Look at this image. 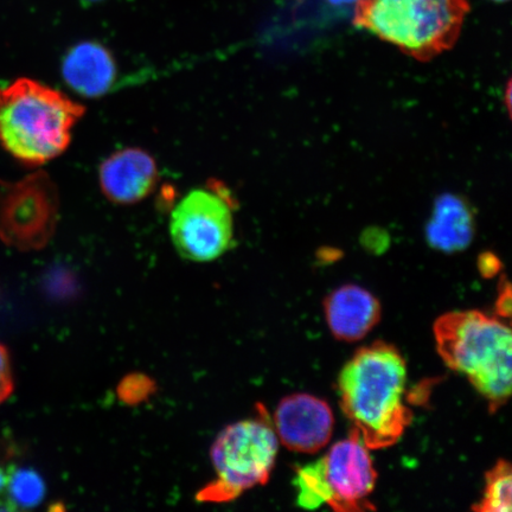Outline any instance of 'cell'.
Returning <instances> with one entry per match:
<instances>
[{
  "mask_svg": "<svg viewBox=\"0 0 512 512\" xmlns=\"http://www.w3.org/2000/svg\"><path fill=\"white\" fill-rule=\"evenodd\" d=\"M234 209V198L221 184L190 191L171 214V240L179 255L209 262L226 253L234 239Z\"/></svg>",
  "mask_w": 512,
  "mask_h": 512,
  "instance_id": "obj_7",
  "label": "cell"
},
{
  "mask_svg": "<svg viewBox=\"0 0 512 512\" xmlns=\"http://www.w3.org/2000/svg\"><path fill=\"white\" fill-rule=\"evenodd\" d=\"M483 498L473 505L472 510L478 512H510L511 511V465L501 459L486 473Z\"/></svg>",
  "mask_w": 512,
  "mask_h": 512,
  "instance_id": "obj_14",
  "label": "cell"
},
{
  "mask_svg": "<svg viewBox=\"0 0 512 512\" xmlns=\"http://www.w3.org/2000/svg\"><path fill=\"white\" fill-rule=\"evenodd\" d=\"M407 367L392 344L375 342L356 352L338 379L341 406L369 450L398 443L411 425L405 403Z\"/></svg>",
  "mask_w": 512,
  "mask_h": 512,
  "instance_id": "obj_1",
  "label": "cell"
},
{
  "mask_svg": "<svg viewBox=\"0 0 512 512\" xmlns=\"http://www.w3.org/2000/svg\"><path fill=\"white\" fill-rule=\"evenodd\" d=\"M157 182L155 158L138 147L114 152L100 165L101 190L107 200L120 206L142 202L155 190Z\"/></svg>",
  "mask_w": 512,
  "mask_h": 512,
  "instance_id": "obj_10",
  "label": "cell"
},
{
  "mask_svg": "<svg viewBox=\"0 0 512 512\" xmlns=\"http://www.w3.org/2000/svg\"><path fill=\"white\" fill-rule=\"evenodd\" d=\"M329 3L334 5H345L357 2V0H328Z\"/></svg>",
  "mask_w": 512,
  "mask_h": 512,
  "instance_id": "obj_21",
  "label": "cell"
},
{
  "mask_svg": "<svg viewBox=\"0 0 512 512\" xmlns=\"http://www.w3.org/2000/svg\"><path fill=\"white\" fill-rule=\"evenodd\" d=\"M503 291L499 294L497 300V310L499 315L503 317H510L511 313V290L507 280H505Z\"/></svg>",
  "mask_w": 512,
  "mask_h": 512,
  "instance_id": "obj_18",
  "label": "cell"
},
{
  "mask_svg": "<svg viewBox=\"0 0 512 512\" xmlns=\"http://www.w3.org/2000/svg\"><path fill=\"white\" fill-rule=\"evenodd\" d=\"M368 450L354 428L349 438L338 441L323 458L300 467L294 479L300 507L317 509L328 504L339 512L376 510L369 497L377 472Z\"/></svg>",
  "mask_w": 512,
  "mask_h": 512,
  "instance_id": "obj_6",
  "label": "cell"
},
{
  "mask_svg": "<svg viewBox=\"0 0 512 512\" xmlns=\"http://www.w3.org/2000/svg\"><path fill=\"white\" fill-rule=\"evenodd\" d=\"M59 215V190L46 172L0 183V240L6 246L22 252L46 247L56 232Z\"/></svg>",
  "mask_w": 512,
  "mask_h": 512,
  "instance_id": "obj_8",
  "label": "cell"
},
{
  "mask_svg": "<svg viewBox=\"0 0 512 512\" xmlns=\"http://www.w3.org/2000/svg\"><path fill=\"white\" fill-rule=\"evenodd\" d=\"M469 12L467 0H357L354 24L427 62L454 47Z\"/></svg>",
  "mask_w": 512,
  "mask_h": 512,
  "instance_id": "obj_4",
  "label": "cell"
},
{
  "mask_svg": "<svg viewBox=\"0 0 512 512\" xmlns=\"http://www.w3.org/2000/svg\"><path fill=\"white\" fill-rule=\"evenodd\" d=\"M82 2H85V3H96V2H101V0H82Z\"/></svg>",
  "mask_w": 512,
  "mask_h": 512,
  "instance_id": "obj_22",
  "label": "cell"
},
{
  "mask_svg": "<svg viewBox=\"0 0 512 512\" xmlns=\"http://www.w3.org/2000/svg\"><path fill=\"white\" fill-rule=\"evenodd\" d=\"M479 267L485 277H491V275L496 274L499 270V262L495 256L485 255L482 261H480Z\"/></svg>",
  "mask_w": 512,
  "mask_h": 512,
  "instance_id": "obj_19",
  "label": "cell"
},
{
  "mask_svg": "<svg viewBox=\"0 0 512 512\" xmlns=\"http://www.w3.org/2000/svg\"><path fill=\"white\" fill-rule=\"evenodd\" d=\"M10 471H5L0 467V495H3L8 490Z\"/></svg>",
  "mask_w": 512,
  "mask_h": 512,
  "instance_id": "obj_20",
  "label": "cell"
},
{
  "mask_svg": "<svg viewBox=\"0 0 512 512\" xmlns=\"http://www.w3.org/2000/svg\"><path fill=\"white\" fill-rule=\"evenodd\" d=\"M279 439L264 408L256 418L230 425L217 435L210 450L216 480L200 491L201 502H230L270 479Z\"/></svg>",
  "mask_w": 512,
  "mask_h": 512,
  "instance_id": "obj_5",
  "label": "cell"
},
{
  "mask_svg": "<svg viewBox=\"0 0 512 512\" xmlns=\"http://www.w3.org/2000/svg\"><path fill=\"white\" fill-rule=\"evenodd\" d=\"M435 342L446 366L466 376L489 402L491 413L511 394L510 326L483 312L446 313L434 324Z\"/></svg>",
  "mask_w": 512,
  "mask_h": 512,
  "instance_id": "obj_3",
  "label": "cell"
},
{
  "mask_svg": "<svg viewBox=\"0 0 512 512\" xmlns=\"http://www.w3.org/2000/svg\"><path fill=\"white\" fill-rule=\"evenodd\" d=\"M334 422L328 403L309 394H293L279 403L274 431L288 450L316 453L329 444Z\"/></svg>",
  "mask_w": 512,
  "mask_h": 512,
  "instance_id": "obj_9",
  "label": "cell"
},
{
  "mask_svg": "<svg viewBox=\"0 0 512 512\" xmlns=\"http://www.w3.org/2000/svg\"><path fill=\"white\" fill-rule=\"evenodd\" d=\"M475 214L464 198L444 194L434 203L426 227L428 245L444 253L464 251L475 238Z\"/></svg>",
  "mask_w": 512,
  "mask_h": 512,
  "instance_id": "obj_13",
  "label": "cell"
},
{
  "mask_svg": "<svg viewBox=\"0 0 512 512\" xmlns=\"http://www.w3.org/2000/svg\"><path fill=\"white\" fill-rule=\"evenodd\" d=\"M12 392H14V379H12L9 351L0 344V403L9 399Z\"/></svg>",
  "mask_w": 512,
  "mask_h": 512,
  "instance_id": "obj_17",
  "label": "cell"
},
{
  "mask_svg": "<svg viewBox=\"0 0 512 512\" xmlns=\"http://www.w3.org/2000/svg\"><path fill=\"white\" fill-rule=\"evenodd\" d=\"M85 107L57 89L18 79L0 89V145L29 165L60 157Z\"/></svg>",
  "mask_w": 512,
  "mask_h": 512,
  "instance_id": "obj_2",
  "label": "cell"
},
{
  "mask_svg": "<svg viewBox=\"0 0 512 512\" xmlns=\"http://www.w3.org/2000/svg\"><path fill=\"white\" fill-rule=\"evenodd\" d=\"M61 72L68 87L88 99L110 92L118 78V66L111 50L95 41H82L69 48Z\"/></svg>",
  "mask_w": 512,
  "mask_h": 512,
  "instance_id": "obj_11",
  "label": "cell"
},
{
  "mask_svg": "<svg viewBox=\"0 0 512 512\" xmlns=\"http://www.w3.org/2000/svg\"><path fill=\"white\" fill-rule=\"evenodd\" d=\"M9 499L16 509L37 507L46 495V484L38 473L31 469L10 471L8 484Z\"/></svg>",
  "mask_w": 512,
  "mask_h": 512,
  "instance_id": "obj_15",
  "label": "cell"
},
{
  "mask_svg": "<svg viewBox=\"0 0 512 512\" xmlns=\"http://www.w3.org/2000/svg\"><path fill=\"white\" fill-rule=\"evenodd\" d=\"M324 311L332 335L349 343L361 341L381 319L379 300L356 285H345L330 293Z\"/></svg>",
  "mask_w": 512,
  "mask_h": 512,
  "instance_id": "obj_12",
  "label": "cell"
},
{
  "mask_svg": "<svg viewBox=\"0 0 512 512\" xmlns=\"http://www.w3.org/2000/svg\"><path fill=\"white\" fill-rule=\"evenodd\" d=\"M492 2L505 3V2H509V0H492Z\"/></svg>",
  "mask_w": 512,
  "mask_h": 512,
  "instance_id": "obj_23",
  "label": "cell"
},
{
  "mask_svg": "<svg viewBox=\"0 0 512 512\" xmlns=\"http://www.w3.org/2000/svg\"><path fill=\"white\" fill-rule=\"evenodd\" d=\"M152 392V382L142 375H131L126 377L120 384V398L126 402L137 403L142 401Z\"/></svg>",
  "mask_w": 512,
  "mask_h": 512,
  "instance_id": "obj_16",
  "label": "cell"
}]
</instances>
